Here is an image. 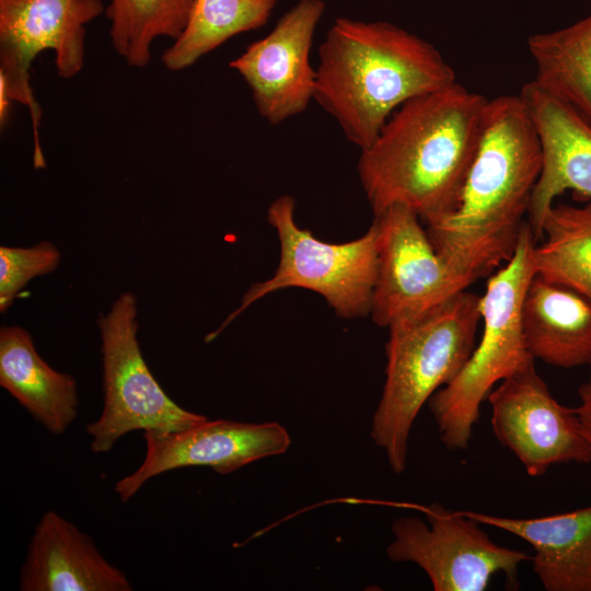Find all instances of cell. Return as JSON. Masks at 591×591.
<instances>
[{"instance_id":"6da1fadb","label":"cell","mask_w":591,"mask_h":591,"mask_svg":"<svg viewBox=\"0 0 591 591\" xmlns=\"http://www.w3.org/2000/svg\"><path fill=\"white\" fill-rule=\"evenodd\" d=\"M488 99L457 82L399 106L361 150L359 178L375 215L394 205L427 224L457 208Z\"/></svg>"},{"instance_id":"7a4b0ae2","label":"cell","mask_w":591,"mask_h":591,"mask_svg":"<svg viewBox=\"0 0 591 591\" xmlns=\"http://www.w3.org/2000/svg\"><path fill=\"white\" fill-rule=\"evenodd\" d=\"M542 163L540 137L521 96L488 100L460 204L427 224L448 264L477 280L510 259Z\"/></svg>"},{"instance_id":"3957f363","label":"cell","mask_w":591,"mask_h":591,"mask_svg":"<svg viewBox=\"0 0 591 591\" xmlns=\"http://www.w3.org/2000/svg\"><path fill=\"white\" fill-rule=\"evenodd\" d=\"M317 54L313 100L360 150L404 103L456 82L433 45L384 21L338 18Z\"/></svg>"},{"instance_id":"277c9868","label":"cell","mask_w":591,"mask_h":591,"mask_svg":"<svg viewBox=\"0 0 591 591\" xmlns=\"http://www.w3.org/2000/svg\"><path fill=\"white\" fill-rule=\"evenodd\" d=\"M480 321V297L462 291L418 320L389 327L385 382L371 438L395 474L405 471L418 413L461 372L475 348Z\"/></svg>"},{"instance_id":"5b68a950","label":"cell","mask_w":591,"mask_h":591,"mask_svg":"<svg viewBox=\"0 0 591 591\" xmlns=\"http://www.w3.org/2000/svg\"><path fill=\"white\" fill-rule=\"evenodd\" d=\"M535 239L529 222L513 255L491 276L480 297L483 334L457 376L438 390L429 407L442 443L449 450L468 447L482 403L494 385L534 363L521 325V305L534 276Z\"/></svg>"},{"instance_id":"8992f818","label":"cell","mask_w":591,"mask_h":591,"mask_svg":"<svg viewBox=\"0 0 591 591\" xmlns=\"http://www.w3.org/2000/svg\"><path fill=\"white\" fill-rule=\"evenodd\" d=\"M296 199L283 195L267 210V220L277 231L280 260L267 280L252 285L241 304L221 326L206 337L215 339L237 315L257 300L286 288H303L321 294L344 318L370 313L378 270V228L373 222L360 237L345 243L318 240L294 219Z\"/></svg>"},{"instance_id":"52a82bcc","label":"cell","mask_w":591,"mask_h":591,"mask_svg":"<svg viewBox=\"0 0 591 591\" xmlns=\"http://www.w3.org/2000/svg\"><path fill=\"white\" fill-rule=\"evenodd\" d=\"M137 299L121 293L99 318L103 366L104 406L86 426L91 450L106 453L135 431L172 432L207 418L171 399L149 370L137 338Z\"/></svg>"},{"instance_id":"ba28073f","label":"cell","mask_w":591,"mask_h":591,"mask_svg":"<svg viewBox=\"0 0 591 591\" xmlns=\"http://www.w3.org/2000/svg\"><path fill=\"white\" fill-rule=\"evenodd\" d=\"M103 12L101 0H0V89L30 111L35 165L45 164V159L39 142L42 111L31 86V65L38 54L50 49L60 78L78 74L84 63L85 26Z\"/></svg>"},{"instance_id":"9c48e42d","label":"cell","mask_w":591,"mask_h":591,"mask_svg":"<svg viewBox=\"0 0 591 591\" xmlns=\"http://www.w3.org/2000/svg\"><path fill=\"white\" fill-rule=\"evenodd\" d=\"M374 217L378 270L370 314L375 324L418 320L475 281L443 259L413 210L394 205Z\"/></svg>"},{"instance_id":"30bf717a","label":"cell","mask_w":591,"mask_h":591,"mask_svg":"<svg viewBox=\"0 0 591 591\" xmlns=\"http://www.w3.org/2000/svg\"><path fill=\"white\" fill-rule=\"evenodd\" d=\"M429 525L416 517L396 519L386 555L394 563L410 561L428 576L434 591H484L503 573L518 587V569L532 557L496 544L480 523L463 511L438 502L424 507Z\"/></svg>"},{"instance_id":"8fae6325","label":"cell","mask_w":591,"mask_h":591,"mask_svg":"<svg viewBox=\"0 0 591 591\" xmlns=\"http://www.w3.org/2000/svg\"><path fill=\"white\" fill-rule=\"evenodd\" d=\"M487 399L497 440L528 475L542 476L557 464L591 463L576 408L554 398L534 363L502 380Z\"/></svg>"},{"instance_id":"7c38bea8","label":"cell","mask_w":591,"mask_h":591,"mask_svg":"<svg viewBox=\"0 0 591 591\" xmlns=\"http://www.w3.org/2000/svg\"><path fill=\"white\" fill-rule=\"evenodd\" d=\"M324 11L322 0H299L265 37L230 62L248 85L257 112L271 125L304 112L313 100L316 72L310 50Z\"/></svg>"},{"instance_id":"4fadbf2b","label":"cell","mask_w":591,"mask_h":591,"mask_svg":"<svg viewBox=\"0 0 591 591\" xmlns=\"http://www.w3.org/2000/svg\"><path fill=\"white\" fill-rule=\"evenodd\" d=\"M146 455L141 465L119 479L115 491L128 501L150 478L172 470L208 466L225 475L257 460L278 455L291 443L278 422L204 420L172 432L143 431Z\"/></svg>"},{"instance_id":"5bb4252c","label":"cell","mask_w":591,"mask_h":591,"mask_svg":"<svg viewBox=\"0 0 591 591\" xmlns=\"http://www.w3.org/2000/svg\"><path fill=\"white\" fill-rule=\"evenodd\" d=\"M542 144V171L533 190L528 222L535 241L546 212L566 190L591 198V126L570 106L533 81L519 94Z\"/></svg>"},{"instance_id":"9a60e30c","label":"cell","mask_w":591,"mask_h":591,"mask_svg":"<svg viewBox=\"0 0 591 591\" xmlns=\"http://www.w3.org/2000/svg\"><path fill=\"white\" fill-rule=\"evenodd\" d=\"M22 591H130L93 540L55 511L37 523L20 575Z\"/></svg>"},{"instance_id":"2e32d148","label":"cell","mask_w":591,"mask_h":591,"mask_svg":"<svg viewBox=\"0 0 591 591\" xmlns=\"http://www.w3.org/2000/svg\"><path fill=\"white\" fill-rule=\"evenodd\" d=\"M463 512L528 542L534 549L533 571L545 590L591 591V506L531 519Z\"/></svg>"},{"instance_id":"e0dca14e","label":"cell","mask_w":591,"mask_h":591,"mask_svg":"<svg viewBox=\"0 0 591 591\" xmlns=\"http://www.w3.org/2000/svg\"><path fill=\"white\" fill-rule=\"evenodd\" d=\"M524 340L534 359L570 369L591 361V300L535 275L521 305Z\"/></svg>"},{"instance_id":"ac0fdd59","label":"cell","mask_w":591,"mask_h":591,"mask_svg":"<svg viewBox=\"0 0 591 591\" xmlns=\"http://www.w3.org/2000/svg\"><path fill=\"white\" fill-rule=\"evenodd\" d=\"M0 385L53 434L63 433L77 418L76 379L53 369L23 327L0 329Z\"/></svg>"},{"instance_id":"d6986e66","label":"cell","mask_w":591,"mask_h":591,"mask_svg":"<svg viewBox=\"0 0 591 591\" xmlns=\"http://www.w3.org/2000/svg\"><path fill=\"white\" fill-rule=\"evenodd\" d=\"M533 82L576 111L591 126V15L528 39Z\"/></svg>"},{"instance_id":"ffe728a7","label":"cell","mask_w":591,"mask_h":591,"mask_svg":"<svg viewBox=\"0 0 591 591\" xmlns=\"http://www.w3.org/2000/svg\"><path fill=\"white\" fill-rule=\"evenodd\" d=\"M533 248L535 275L591 300V200L583 206L553 204Z\"/></svg>"},{"instance_id":"44dd1931","label":"cell","mask_w":591,"mask_h":591,"mask_svg":"<svg viewBox=\"0 0 591 591\" xmlns=\"http://www.w3.org/2000/svg\"><path fill=\"white\" fill-rule=\"evenodd\" d=\"M277 0H195L181 35L165 49L166 69L193 66L231 37L264 26Z\"/></svg>"},{"instance_id":"7402d4cb","label":"cell","mask_w":591,"mask_h":591,"mask_svg":"<svg viewBox=\"0 0 591 591\" xmlns=\"http://www.w3.org/2000/svg\"><path fill=\"white\" fill-rule=\"evenodd\" d=\"M195 0H109L105 13L115 51L130 66L144 68L159 37L176 39Z\"/></svg>"},{"instance_id":"603a6c76","label":"cell","mask_w":591,"mask_h":591,"mask_svg":"<svg viewBox=\"0 0 591 591\" xmlns=\"http://www.w3.org/2000/svg\"><path fill=\"white\" fill-rule=\"evenodd\" d=\"M59 250L43 241L31 247H0V312L4 313L30 280L55 270Z\"/></svg>"},{"instance_id":"cb8c5ba5","label":"cell","mask_w":591,"mask_h":591,"mask_svg":"<svg viewBox=\"0 0 591 591\" xmlns=\"http://www.w3.org/2000/svg\"><path fill=\"white\" fill-rule=\"evenodd\" d=\"M578 394L580 404L576 410L591 453V378L579 387Z\"/></svg>"},{"instance_id":"d4e9b609","label":"cell","mask_w":591,"mask_h":591,"mask_svg":"<svg viewBox=\"0 0 591 591\" xmlns=\"http://www.w3.org/2000/svg\"><path fill=\"white\" fill-rule=\"evenodd\" d=\"M589 366H590V369H591V361H590V364H589Z\"/></svg>"}]
</instances>
